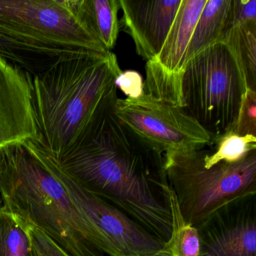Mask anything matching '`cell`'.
Wrapping results in <instances>:
<instances>
[{
  "instance_id": "obj_1",
  "label": "cell",
  "mask_w": 256,
  "mask_h": 256,
  "mask_svg": "<svg viewBox=\"0 0 256 256\" xmlns=\"http://www.w3.org/2000/svg\"><path fill=\"white\" fill-rule=\"evenodd\" d=\"M118 98L116 92L104 102L62 156H47L86 191L167 242L172 216L164 154L115 116Z\"/></svg>"
},
{
  "instance_id": "obj_2",
  "label": "cell",
  "mask_w": 256,
  "mask_h": 256,
  "mask_svg": "<svg viewBox=\"0 0 256 256\" xmlns=\"http://www.w3.org/2000/svg\"><path fill=\"white\" fill-rule=\"evenodd\" d=\"M122 72L116 55L78 52L59 58L44 71L30 74L38 138L32 142L54 160L77 140L98 108L118 92Z\"/></svg>"
},
{
  "instance_id": "obj_3",
  "label": "cell",
  "mask_w": 256,
  "mask_h": 256,
  "mask_svg": "<svg viewBox=\"0 0 256 256\" xmlns=\"http://www.w3.org/2000/svg\"><path fill=\"white\" fill-rule=\"evenodd\" d=\"M2 206L47 235L68 256H106L89 240V228L32 142L0 148Z\"/></svg>"
},
{
  "instance_id": "obj_4",
  "label": "cell",
  "mask_w": 256,
  "mask_h": 256,
  "mask_svg": "<svg viewBox=\"0 0 256 256\" xmlns=\"http://www.w3.org/2000/svg\"><path fill=\"white\" fill-rule=\"evenodd\" d=\"M206 150L168 152L164 168L186 222L197 228L230 202L256 194V150L239 162L204 166Z\"/></svg>"
},
{
  "instance_id": "obj_5",
  "label": "cell",
  "mask_w": 256,
  "mask_h": 256,
  "mask_svg": "<svg viewBox=\"0 0 256 256\" xmlns=\"http://www.w3.org/2000/svg\"><path fill=\"white\" fill-rule=\"evenodd\" d=\"M246 90L234 54L218 42L186 65L180 82L182 110L214 139L230 130Z\"/></svg>"
},
{
  "instance_id": "obj_6",
  "label": "cell",
  "mask_w": 256,
  "mask_h": 256,
  "mask_svg": "<svg viewBox=\"0 0 256 256\" xmlns=\"http://www.w3.org/2000/svg\"><path fill=\"white\" fill-rule=\"evenodd\" d=\"M0 34L54 50L109 52L82 22L76 0H0Z\"/></svg>"
},
{
  "instance_id": "obj_7",
  "label": "cell",
  "mask_w": 256,
  "mask_h": 256,
  "mask_svg": "<svg viewBox=\"0 0 256 256\" xmlns=\"http://www.w3.org/2000/svg\"><path fill=\"white\" fill-rule=\"evenodd\" d=\"M38 150L86 220L90 241L97 250L106 256H172L167 242L158 239L122 211L86 191L42 151Z\"/></svg>"
},
{
  "instance_id": "obj_8",
  "label": "cell",
  "mask_w": 256,
  "mask_h": 256,
  "mask_svg": "<svg viewBox=\"0 0 256 256\" xmlns=\"http://www.w3.org/2000/svg\"><path fill=\"white\" fill-rule=\"evenodd\" d=\"M114 113L139 137L162 152L199 150L212 146L211 134L182 109L144 94L118 98Z\"/></svg>"
},
{
  "instance_id": "obj_9",
  "label": "cell",
  "mask_w": 256,
  "mask_h": 256,
  "mask_svg": "<svg viewBox=\"0 0 256 256\" xmlns=\"http://www.w3.org/2000/svg\"><path fill=\"white\" fill-rule=\"evenodd\" d=\"M196 229L198 256H256V194L228 204Z\"/></svg>"
},
{
  "instance_id": "obj_10",
  "label": "cell",
  "mask_w": 256,
  "mask_h": 256,
  "mask_svg": "<svg viewBox=\"0 0 256 256\" xmlns=\"http://www.w3.org/2000/svg\"><path fill=\"white\" fill-rule=\"evenodd\" d=\"M37 138L30 73L0 56V148Z\"/></svg>"
},
{
  "instance_id": "obj_11",
  "label": "cell",
  "mask_w": 256,
  "mask_h": 256,
  "mask_svg": "<svg viewBox=\"0 0 256 256\" xmlns=\"http://www.w3.org/2000/svg\"><path fill=\"white\" fill-rule=\"evenodd\" d=\"M182 0H119L120 29L130 35L138 54L146 62L164 44Z\"/></svg>"
},
{
  "instance_id": "obj_12",
  "label": "cell",
  "mask_w": 256,
  "mask_h": 256,
  "mask_svg": "<svg viewBox=\"0 0 256 256\" xmlns=\"http://www.w3.org/2000/svg\"><path fill=\"white\" fill-rule=\"evenodd\" d=\"M233 0H206L194 26L186 54V64L212 44L230 28Z\"/></svg>"
},
{
  "instance_id": "obj_13",
  "label": "cell",
  "mask_w": 256,
  "mask_h": 256,
  "mask_svg": "<svg viewBox=\"0 0 256 256\" xmlns=\"http://www.w3.org/2000/svg\"><path fill=\"white\" fill-rule=\"evenodd\" d=\"M76 6L91 34L108 52H110L116 46L119 36V0H76Z\"/></svg>"
},
{
  "instance_id": "obj_14",
  "label": "cell",
  "mask_w": 256,
  "mask_h": 256,
  "mask_svg": "<svg viewBox=\"0 0 256 256\" xmlns=\"http://www.w3.org/2000/svg\"><path fill=\"white\" fill-rule=\"evenodd\" d=\"M220 42L226 43L234 54L247 89L256 91V23L230 28Z\"/></svg>"
},
{
  "instance_id": "obj_15",
  "label": "cell",
  "mask_w": 256,
  "mask_h": 256,
  "mask_svg": "<svg viewBox=\"0 0 256 256\" xmlns=\"http://www.w3.org/2000/svg\"><path fill=\"white\" fill-rule=\"evenodd\" d=\"M30 224L0 208V256H30Z\"/></svg>"
},
{
  "instance_id": "obj_16",
  "label": "cell",
  "mask_w": 256,
  "mask_h": 256,
  "mask_svg": "<svg viewBox=\"0 0 256 256\" xmlns=\"http://www.w3.org/2000/svg\"><path fill=\"white\" fill-rule=\"evenodd\" d=\"M212 144H215L214 151L206 150L204 157V166L206 168L221 162L230 164L239 162L256 150V137L238 136L229 130L214 138Z\"/></svg>"
},
{
  "instance_id": "obj_17",
  "label": "cell",
  "mask_w": 256,
  "mask_h": 256,
  "mask_svg": "<svg viewBox=\"0 0 256 256\" xmlns=\"http://www.w3.org/2000/svg\"><path fill=\"white\" fill-rule=\"evenodd\" d=\"M172 232L167 245L172 256H198L199 236L197 229L186 222L180 212L174 193H170Z\"/></svg>"
},
{
  "instance_id": "obj_18",
  "label": "cell",
  "mask_w": 256,
  "mask_h": 256,
  "mask_svg": "<svg viewBox=\"0 0 256 256\" xmlns=\"http://www.w3.org/2000/svg\"><path fill=\"white\" fill-rule=\"evenodd\" d=\"M230 130L238 136L256 137V91L246 90L236 120Z\"/></svg>"
},
{
  "instance_id": "obj_19",
  "label": "cell",
  "mask_w": 256,
  "mask_h": 256,
  "mask_svg": "<svg viewBox=\"0 0 256 256\" xmlns=\"http://www.w3.org/2000/svg\"><path fill=\"white\" fill-rule=\"evenodd\" d=\"M31 238L30 256H68L47 235L30 224Z\"/></svg>"
},
{
  "instance_id": "obj_20",
  "label": "cell",
  "mask_w": 256,
  "mask_h": 256,
  "mask_svg": "<svg viewBox=\"0 0 256 256\" xmlns=\"http://www.w3.org/2000/svg\"><path fill=\"white\" fill-rule=\"evenodd\" d=\"M116 88H119L127 98H140L144 94V82L138 72L126 70L122 72L115 80Z\"/></svg>"
},
{
  "instance_id": "obj_21",
  "label": "cell",
  "mask_w": 256,
  "mask_h": 256,
  "mask_svg": "<svg viewBox=\"0 0 256 256\" xmlns=\"http://www.w3.org/2000/svg\"><path fill=\"white\" fill-rule=\"evenodd\" d=\"M250 23H256V0H233L230 28Z\"/></svg>"
},
{
  "instance_id": "obj_22",
  "label": "cell",
  "mask_w": 256,
  "mask_h": 256,
  "mask_svg": "<svg viewBox=\"0 0 256 256\" xmlns=\"http://www.w3.org/2000/svg\"><path fill=\"white\" fill-rule=\"evenodd\" d=\"M2 208V197L1 192H0V208Z\"/></svg>"
}]
</instances>
